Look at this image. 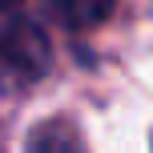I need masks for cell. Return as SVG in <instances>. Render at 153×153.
Wrapping results in <instances>:
<instances>
[{
  "mask_svg": "<svg viewBox=\"0 0 153 153\" xmlns=\"http://www.w3.org/2000/svg\"><path fill=\"white\" fill-rule=\"evenodd\" d=\"M45 4H48V16L56 24H65L73 32H85V28H97V24L109 20L117 0H45Z\"/></svg>",
  "mask_w": 153,
  "mask_h": 153,
  "instance_id": "obj_3",
  "label": "cell"
},
{
  "mask_svg": "<svg viewBox=\"0 0 153 153\" xmlns=\"http://www.w3.org/2000/svg\"><path fill=\"white\" fill-rule=\"evenodd\" d=\"M53 48L28 16H0V97L36 85L48 73Z\"/></svg>",
  "mask_w": 153,
  "mask_h": 153,
  "instance_id": "obj_1",
  "label": "cell"
},
{
  "mask_svg": "<svg viewBox=\"0 0 153 153\" xmlns=\"http://www.w3.org/2000/svg\"><path fill=\"white\" fill-rule=\"evenodd\" d=\"M20 4V0H0V12H4V8H16Z\"/></svg>",
  "mask_w": 153,
  "mask_h": 153,
  "instance_id": "obj_4",
  "label": "cell"
},
{
  "mask_svg": "<svg viewBox=\"0 0 153 153\" xmlns=\"http://www.w3.org/2000/svg\"><path fill=\"white\" fill-rule=\"evenodd\" d=\"M24 153H89V149H85L81 129H76L69 117H48V121H40L28 133Z\"/></svg>",
  "mask_w": 153,
  "mask_h": 153,
  "instance_id": "obj_2",
  "label": "cell"
}]
</instances>
